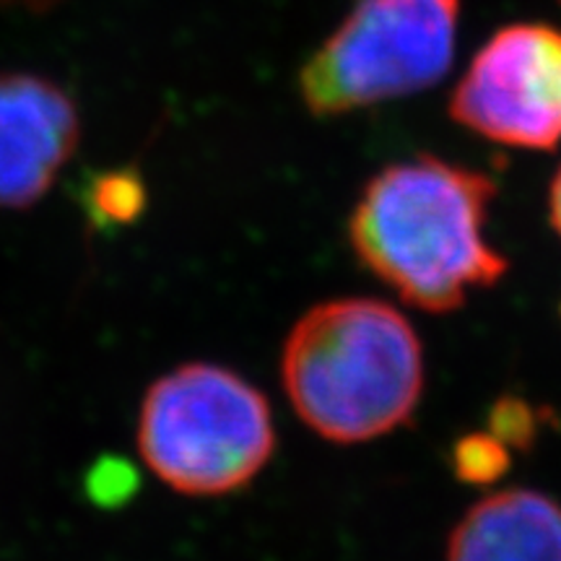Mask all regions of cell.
Instances as JSON below:
<instances>
[{"label": "cell", "mask_w": 561, "mask_h": 561, "mask_svg": "<svg viewBox=\"0 0 561 561\" xmlns=\"http://www.w3.org/2000/svg\"><path fill=\"white\" fill-rule=\"evenodd\" d=\"M460 0H359L299 73L312 115L331 117L430 89L453 66Z\"/></svg>", "instance_id": "4"}, {"label": "cell", "mask_w": 561, "mask_h": 561, "mask_svg": "<svg viewBox=\"0 0 561 561\" xmlns=\"http://www.w3.org/2000/svg\"><path fill=\"white\" fill-rule=\"evenodd\" d=\"M450 115L515 149L561 144V32L517 24L494 34L455 89Z\"/></svg>", "instance_id": "5"}, {"label": "cell", "mask_w": 561, "mask_h": 561, "mask_svg": "<svg viewBox=\"0 0 561 561\" xmlns=\"http://www.w3.org/2000/svg\"><path fill=\"white\" fill-rule=\"evenodd\" d=\"M79 136V110L58 83L0 76V208L24 210L45 198Z\"/></svg>", "instance_id": "6"}, {"label": "cell", "mask_w": 561, "mask_h": 561, "mask_svg": "<svg viewBox=\"0 0 561 561\" xmlns=\"http://www.w3.org/2000/svg\"><path fill=\"white\" fill-rule=\"evenodd\" d=\"M447 561H561V507L533 489L491 494L455 525Z\"/></svg>", "instance_id": "7"}, {"label": "cell", "mask_w": 561, "mask_h": 561, "mask_svg": "<svg viewBox=\"0 0 561 561\" xmlns=\"http://www.w3.org/2000/svg\"><path fill=\"white\" fill-rule=\"evenodd\" d=\"M273 447L265 396L219 364L195 362L170 371L140 405V458L178 494L221 496L248 486Z\"/></svg>", "instance_id": "3"}, {"label": "cell", "mask_w": 561, "mask_h": 561, "mask_svg": "<svg viewBox=\"0 0 561 561\" xmlns=\"http://www.w3.org/2000/svg\"><path fill=\"white\" fill-rule=\"evenodd\" d=\"M280 382L314 434L359 445L409 424L424 392V348L388 301L331 299L286 335Z\"/></svg>", "instance_id": "2"}, {"label": "cell", "mask_w": 561, "mask_h": 561, "mask_svg": "<svg viewBox=\"0 0 561 561\" xmlns=\"http://www.w3.org/2000/svg\"><path fill=\"white\" fill-rule=\"evenodd\" d=\"M489 432L507 447L528 450L538 437V416L523 398L504 396L491 409Z\"/></svg>", "instance_id": "11"}, {"label": "cell", "mask_w": 561, "mask_h": 561, "mask_svg": "<svg viewBox=\"0 0 561 561\" xmlns=\"http://www.w3.org/2000/svg\"><path fill=\"white\" fill-rule=\"evenodd\" d=\"M138 486L140 481L136 468L128 460L115 458V455L96 460L87 473V496L102 510L123 507L125 502L133 500Z\"/></svg>", "instance_id": "10"}, {"label": "cell", "mask_w": 561, "mask_h": 561, "mask_svg": "<svg viewBox=\"0 0 561 561\" xmlns=\"http://www.w3.org/2000/svg\"><path fill=\"white\" fill-rule=\"evenodd\" d=\"M455 476L466 483L486 486L502 479L510 468V447L494 434H468L453 450Z\"/></svg>", "instance_id": "9"}, {"label": "cell", "mask_w": 561, "mask_h": 561, "mask_svg": "<svg viewBox=\"0 0 561 561\" xmlns=\"http://www.w3.org/2000/svg\"><path fill=\"white\" fill-rule=\"evenodd\" d=\"M494 195L486 174L434 157L385 167L356 201L351 244L405 305L460 310L507 276V261L483 234Z\"/></svg>", "instance_id": "1"}, {"label": "cell", "mask_w": 561, "mask_h": 561, "mask_svg": "<svg viewBox=\"0 0 561 561\" xmlns=\"http://www.w3.org/2000/svg\"><path fill=\"white\" fill-rule=\"evenodd\" d=\"M149 193L136 170H110L96 174L83 191V216L91 229H125L144 216Z\"/></svg>", "instance_id": "8"}, {"label": "cell", "mask_w": 561, "mask_h": 561, "mask_svg": "<svg viewBox=\"0 0 561 561\" xmlns=\"http://www.w3.org/2000/svg\"><path fill=\"white\" fill-rule=\"evenodd\" d=\"M549 219H551L553 231H557L559 240H561V167H559V172L553 174V180H551V191H549Z\"/></svg>", "instance_id": "12"}]
</instances>
